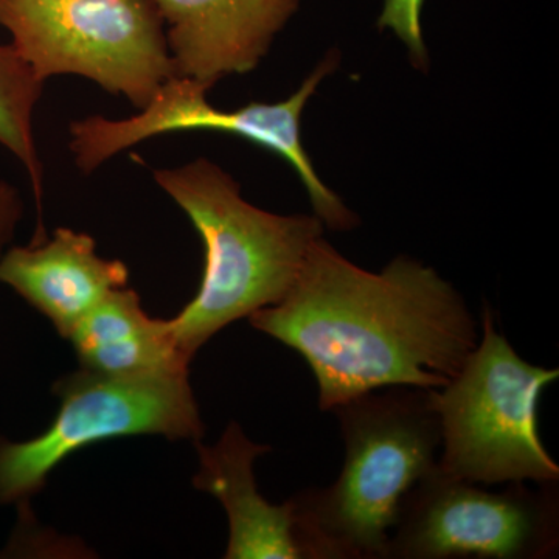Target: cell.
<instances>
[{
	"label": "cell",
	"instance_id": "cell-12",
	"mask_svg": "<svg viewBox=\"0 0 559 559\" xmlns=\"http://www.w3.org/2000/svg\"><path fill=\"white\" fill-rule=\"evenodd\" d=\"M69 340L81 369L119 378L189 377L191 360L168 320L146 314L139 294L127 286L108 294Z\"/></svg>",
	"mask_w": 559,
	"mask_h": 559
},
{
	"label": "cell",
	"instance_id": "cell-15",
	"mask_svg": "<svg viewBox=\"0 0 559 559\" xmlns=\"http://www.w3.org/2000/svg\"><path fill=\"white\" fill-rule=\"evenodd\" d=\"M22 212L24 204L20 191L7 180L0 179V259L7 252L9 242L13 240Z\"/></svg>",
	"mask_w": 559,
	"mask_h": 559
},
{
	"label": "cell",
	"instance_id": "cell-1",
	"mask_svg": "<svg viewBox=\"0 0 559 559\" xmlns=\"http://www.w3.org/2000/svg\"><path fill=\"white\" fill-rule=\"evenodd\" d=\"M249 322L307 360L330 412L393 385L443 388L479 342L462 294L433 267L400 255L366 271L323 237L285 297Z\"/></svg>",
	"mask_w": 559,
	"mask_h": 559
},
{
	"label": "cell",
	"instance_id": "cell-13",
	"mask_svg": "<svg viewBox=\"0 0 559 559\" xmlns=\"http://www.w3.org/2000/svg\"><path fill=\"white\" fill-rule=\"evenodd\" d=\"M44 83L11 44H0V145L9 150L31 179L38 212H43L44 167L33 134V112Z\"/></svg>",
	"mask_w": 559,
	"mask_h": 559
},
{
	"label": "cell",
	"instance_id": "cell-2",
	"mask_svg": "<svg viewBox=\"0 0 559 559\" xmlns=\"http://www.w3.org/2000/svg\"><path fill=\"white\" fill-rule=\"evenodd\" d=\"M331 412L345 444L340 477L290 499L305 559H385L401 499L439 460L429 389H378Z\"/></svg>",
	"mask_w": 559,
	"mask_h": 559
},
{
	"label": "cell",
	"instance_id": "cell-5",
	"mask_svg": "<svg viewBox=\"0 0 559 559\" xmlns=\"http://www.w3.org/2000/svg\"><path fill=\"white\" fill-rule=\"evenodd\" d=\"M0 27L40 80L80 75L139 110L176 76L156 0H0Z\"/></svg>",
	"mask_w": 559,
	"mask_h": 559
},
{
	"label": "cell",
	"instance_id": "cell-14",
	"mask_svg": "<svg viewBox=\"0 0 559 559\" xmlns=\"http://www.w3.org/2000/svg\"><path fill=\"white\" fill-rule=\"evenodd\" d=\"M425 0H385L378 27L392 31L409 50L414 68L428 70L429 55L421 31V9Z\"/></svg>",
	"mask_w": 559,
	"mask_h": 559
},
{
	"label": "cell",
	"instance_id": "cell-11",
	"mask_svg": "<svg viewBox=\"0 0 559 559\" xmlns=\"http://www.w3.org/2000/svg\"><path fill=\"white\" fill-rule=\"evenodd\" d=\"M200 473L193 485L219 500L229 521L226 559H305L293 502L274 506L260 495L253 465L271 451L230 423L218 443L198 441Z\"/></svg>",
	"mask_w": 559,
	"mask_h": 559
},
{
	"label": "cell",
	"instance_id": "cell-4",
	"mask_svg": "<svg viewBox=\"0 0 559 559\" xmlns=\"http://www.w3.org/2000/svg\"><path fill=\"white\" fill-rule=\"evenodd\" d=\"M480 329L457 373L443 388L429 389L440 423L437 465L473 484H558L559 465L539 437L538 406L559 370L522 359L496 329L489 307Z\"/></svg>",
	"mask_w": 559,
	"mask_h": 559
},
{
	"label": "cell",
	"instance_id": "cell-8",
	"mask_svg": "<svg viewBox=\"0 0 559 559\" xmlns=\"http://www.w3.org/2000/svg\"><path fill=\"white\" fill-rule=\"evenodd\" d=\"M436 466L401 499L385 559H544L558 551L557 484L502 491Z\"/></svg>",
	"mask_w": 559,
	"mask_h": 559
},
{
	"label": "cell",
	"instance_id": "cell-6",
	"mask_svg": "<svg viewBox=\"0 0 559 559\" xmlns=\"http://www.w3.org/2000/svg\"><path fill=\"white\" fill-rule=\"evenodd\" d=\"M340 51H331L316 66L299 90L286 100L250 103L245 108L223 110L210 105L207 87L198 81L173 76L165 81L138 116L109 120L87 117L70 123L69 148L76 167L91 175L110 157L156 135L183 131H218L235 134L278 154L296 170L314 215L331 230H352L358 218L330 190L312 167L301 145L300 120L319 84L340 66Z\"/></svg>",
	"mask_w": 559,
	"mask_h": 559
},
{
	"label": "cell",
	"instance_id": "cell-10",
	"mask_svg": "<svg viewBox=\"0 0 559 559\" xmlns=\"http://www.w3.org/2000/svg\"><path fill=\"white\" fill-rule=\"evenodd\" d=\"M128 280L123 261L102 259L94 238L64 227L49 241L11 248L0 259V283L16 290L68 340L81 320Z\"/></svg>",
	"mask_w": 559,
	"mask_h": 559
},
{
	"label": "cell",
	"instance_id": "cell-9",
	"mask_svg": "<svg viewBox=\"0 0 559 559\" xmlns=\"http://www.w3.org/2000/svg\"><path fill=\"white\" fill-rule=\"evenodd\" d=\"M176 76L212 90L259 68L299 0H156Z\"/></svg>",
	"mask_w": 559,
	"mask_h": 559
},
{
	"label": "cell",
	"instance_id": "cell-7",
	"mask_svg": "<svg viewBox=\"0 0 559 559\" xmlns=\"http://www.w3.org/2000/svg\"><path fill=\"white\" fill-rule=\"evenodd\" d=\"M60 409L36 439L0 440V506L27 502L84 448L131 436L198 443L204 436L189 377L119 378L81 369L55 384Z\"/></svg>",
	"mask_w": 559,
	"mask_h": 559
},
{
	"label": "cell",
	"instance_id": "cell-3",
	"mask_svg": "<svg viewBox=\"0 0 559 559\" xmlns=\"http://www.w3.org/2000/svg\"><path fill=\"white\" fill-rule=\"evenodd\" d=\"M153 176L204 242L200 289L168 320L191 360L221 330L285 297L312 242L323 237V223L316 215H275L249 204L237 180L207 159Z\"/></svg>",
	"mask_w": 559,
	"mask_h": 559
}]
</instances>
